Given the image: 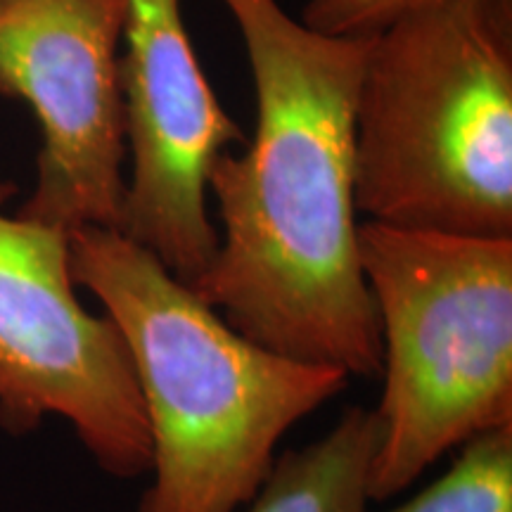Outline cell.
I'll return each mask as SVG.
<instances>
[{"label":"cell","instance_id":"obj_1","mask_svg":"<svg viewBox=\"0 0 512 512\" xmlns=\"http://www.w3.org/2000/svg\"><path fill=\"white\" fill-rule=\"evenodd\" d=\"M221 3L245 41L256 121L247 150L209 169L223 233L190 290L259 347L380 377L356 221V102L375 34H320L278 0Z\"/></svg>","mask_w":512,"mask_h":512},{"label":"cell","instance_id":"obj_2","mask_svg":"<svg viewBox=\"0 0 512 512\" xmlns=\"http://www.w3.org/2000/svg\"><path fill=\"white\" fill-rule=\"evenodd\" d=\"M76 287L126 339L150 432L138 512H240L280 439L349 387L332 366L259 347L119 230L69 233Z\"/></svg>","mask_w":512,"mask_h":512},{"label":"cell","instance_id":"obj_3","mask_svg":"<svg viewBox=\"0 0 512 512\" xmlns=\"http://www.w3.org/2000/svg\"><path fill=\"white\" fill-rule=\"evenodd\" d=\"M356 211L512 240V0H437L375 31L356 102Z\"/></svg>","mask_w":512,"mask_h":512},{"label":"cell","instance_id":"obj_4","mask_svg":"<svg viewBox=\"0 0 512 512\" xmlns=\"http://www.w3.org/2000/svg\"><path fill=\"white\" fill-rule=\"evenodd\" d=\"M382 337L370 501L512 422V240L358 223Z\"/></svg>","mask_w":512,"mask_h":512},{"label":"cell","instance_id":"obj_5","mask_svg":"<svg viewBox=\"0 0 512 512\" xmlns=\"http://www.w3.org/2000/svg\"><path fill=\"white\" fill-rule=\"evenodd\" d=\"M0 183V427L72 425L105 475H150L152 446L126 339L76 297L69 233L5 214Z\"/></svg>","mask_w":512,"mask_h":512},{"label":"cell","instance_id":"obj_6","mask_svg":"<svg viewBox=\"0 0 512 512\" xmlns=\"http://www.w3.org/2000/svg\"><path fill=\"white\" fill-rule=\"evenodd\" d=\"M126 0H0V95L41 128L36 185L15 214L119 230L126 200L121 38Z\"/></svg>","mask_w":512,"mask_h":512},{"label":"cell","instance_id":"obj_7","mask_svg":"<svg viewBox=\"0 0 512 512\" xmlns=\"http://www.w3.org/2000/svg\"><path fill=\"white\" fill-rule=\"evenodd\" d=\"M119 69L131 155L119 233L192 287L219 247L209 169L247 136L204 76L181 0H126Z\"/></svg>","mask_w":512,"mask_h":512},{"label":"cell","instance_id":"obj_8","mask_svg":"<svg viewBox=\"0 0 512 512\" xmlns=\"http://www.w3.org/2000/svg\"><path fill=\"white\" fill-rule=\"evenodd\" d=\"M377 444L375 408H347L323 437L275 458L247 512H368Z\"/></svg>","mask_w":512,"mask_h":512},{"label":"cell","instance_id":"obj_9","mask_svg":"<svg viewBox=\"0 0 512 512\" xmlns=\"http://www.w3.org/2000/svg\"><path fill=\"white\" fill-rule=\"evenodd\" d=\"M444 475L384 512H512V422L456 448Z\"/></svg>","mask_w":512,"mask_h":512},{"label":"cell","instance_id":"obj_10","mask_svg":"<svg viewBox=\"0 0 512 512\" xmlns=\"http://www.w3.org/2000/svg\"><path fill=\"white\" fill-rule=\"evenodd\" d=\"M437 0H306L302 22L330 36L375 34L406 10Z\"/></svg>","mask_w":512,"mask_h":512}]
</instances>
